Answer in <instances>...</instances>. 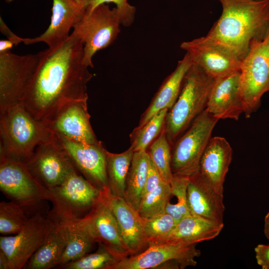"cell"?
Instances as JSON below:
<instances>
[{"label":"cell","instance_id":"6da1fadb","mask_svg":"<svg viewBox=\"0 0 269 269\" xmlns=\"http://www.w3.org/2000/svg\"><path fill=\"white\" fill-rule=\"evenodd\" d=\"M83 44L73 32L59 44L41 51L20 102L36 120L47 123L64 105L88 100L93 77L83 62Z\"/></svg>","mask_w":269,"mask_h":269},{"label":"cell","instance_id":"7a4b0ae2","mask_svg":"<svg viewBox=\"0 0 269 269\" xmlns=\"http://www.w3.org/2000/svg\"><path fill=\"white\" fill-rule=\"evenodd\" d=\"M219 18L206 36L230 49L242 61L254 42L269 33V0H219Z\"/></svg>","mask_w":269,"mask_h":269},{"label":"cell","instance_id":"3957f363","mask_svg":"<svg viewBox=\"0 0 269 269\" xmlns=\"http://www.w3.org/2000/svg\"><path fill=\"white\" fill-rule=\"evenodd\" d=\"M54 136L20 102L0 112V156L26 163L39 145Z\"/></svg>","mask_w":269,"mask_h":269},{"label":"cell","instance_id":"277c9868","mask_svg":"<svg viewBox=\"0 0 269 269\" xmlns=\"http://www.w3.org/2000/svg\"><path fill=\"white\" fill-rule=\"evenodd\" d=\"M214 81L200 67L192 64L179 96L165 118L164 131L171 146L206 109Z\"/></svg>","mask_w":269,"mask_h":269},{"label":"cell","instance_id":"5b68a950","mask_svg":"<svg viewBox=\"0 0 269 269\" xmlns=\"http://www.w3.org/2000/svg\"><path fill=\"white\" fill-rule=\"evenodd\" d=\"M102 191L74 168L60 184L48 190V200L53 204L49 216L63 222L82 218L96 203Z\"/></svg>","mask_w":269,"mask_h":269},{"label":"cell","instance_id":"8992f818","mask_svg":"<svg viewBox=\"0 0 269 269\" xmlns=\"http://www.w3.org/2000/svg\"><path fill=\"white\" fill-rule=\"evenodd\" d=\"M117 8L101 4L91 11H86L73 27V32L83 44V62L93 68L95 53L110 46L117 38L121 29Z\"/></svg>","mask_w":269,"mask_h":269},{"label":"cell","instance_id":"52a82bcc","mask_svg":"<svg viewBox=\"0 0 269 269\" xmlns=\"http://www.w3.org/2000/svg\"><path fill=\"white\" fill-rule=\"evenodd\" d=\"M218 119L205 109L171 146V171L174 176L189 177L196 173L201 156Z\"/></svg>","mask_w":269,"mask_h":269},{"label":"cell","instance_id":"ba28073f","mask_svg":"<svg viewBox=\"0 0 269 269\" xmlns=\"http://www.w3.org/2000/svg\"><path fill=\"white\" fill-rule=\"evenodd\" d=\"M244 113L246 118L259 108L263 95L269 91V33L251 45L241 66Z\"/></svg>","mask_w":269,"mask_h":269},{"label":"cell","instance_id":"9c48e42d","mask_svg":"<svg viewBox=\"0 0 269 269\" xmlns=\"http://www.w3.org/2000/svg\"><path fill=\"white\" fill-rule=\"evenodd\" d=\"M109 188L101 195L89 212L79 219L69 221L84 231L96 243H101L122 260L130 252L122 236L111 208Z\"/></svg>","mask_w":269,"mask_h":269},{"label":"cell","instance_id":"30bf717a","mask_svg":"<svg viewBox=\"0 0 269 269\" xmlns=\"http://www.w3.org/2000/svg\"><path fill=\"white\" fill-rule=\"evenodd\" d=\"M0 189L11 201L25 208L48 199V190L25 163L3 156H0Z\"/></svg>","mask_w":269,"mask_h":269},{"label":"cell","instance_id":"8fae6325","mask_svg":"<svg viewBox=\"0 0 269 269\" xmlns=\"http://www.w3.org/2000/svg\"><path fill=\"white\" fill-rule=\"evenodd\" d=\"M54 220L36 213L17 233L0 237V251L7 257L9 269L24 268L42 245L51 230Z\"/></svg>","mask_w":269,"mask_h":269},{"label":"cell","instance_id":"7c38bea8","mask_svg":"<svg viewBox=\"0 0 269 269\" xmlns=\"http://www.w3.org/2000/svg\"><path fill=\"white\" fill-rule=\"evenodd\" d=\"M41 54L18 55L10 50L0 53V112L20 102Z\"/></svg>","mask_w":269,"mask_h":269},{"label":"cell","instance_id":"4fadbf2b","mask_svg":"<svg viewBox=\"0 0 269 269\" xmlns=\"http://www.w3.org/2000/svg\"><path fill=\"white\" fill-rule=\"evenodd\" d=\"M180 46L193 64L214 79L241 70L242 61L238 56L228 47L206 35L183 42Z\"/></svg>","mask_w":269,"mask_h":269},{"label":"cell","instance_id":"5bb4252c","mask_svg":"<svg viewBox=\"0 0 269 269\" xmlns=\"http://www.w3.org/2000/svg\"><path fill=\"white\" fill-rule=\"evenodd\" d=\"M195 245L181 247L163 243L149 246L142 252L120 261L113 269H148L160 267L183 269L195 267L197 264L195 258L201 254Z\"/></svg>","mask_w":269,"mask_h":269},{"label":"cell","instance_id":"9a60e30c","mask_svg":"<svg viewBox=\"0 0 269 269\" xmlns=\"http://www.w3.org/2000/svg\"><path fill=\"white\" fill-rule=\"evenodd\" d=\"M25 164L48 190L60 184L75 168L55 135L51 140L39 145Z\"/></svg>","mask_w":269,"mask_h":269},{"label":"cell","instance_id":"2e32d148","mask_svg":"<svg viewBox=\"0 0 269 269\" xmlns=\"http://www.w3.org/2000/svg\"><path fill=\"white\" fill-rule=\"evenodd\" d=\"M55 136L75 168L83 177L100 190L109 188L107 149L101 141L98 144H89L72 140L61 135Z\"/></svg>","mask_w":269,"mask_h":269},{"label":"cell","instance_id":"e0dca14e","mask_svg":"<svg viewBox=\"0 0 269 269\" xmlns=\"http://www.w3.org/2000/svg\"><path fill=\"white\" fill-rule=\"evenodd\" d=\"M90 117L87 100H77L64 105L44 124L55 135L78 142L98 144L101 141L92 128Z\"/></svg>","mask_w":269,"mask_h":269},{"label":"cell","instance_id":"ac0fdd59","mask_svg":"<svg viewBox=\"0 0 269 269\" xmlns=\"http://www.w3.org/2000/svg\"><path fill=\"white\" fill-rule=\"evenodd\" d=\"M244 110L240 71L215 79L205 110L219 120L237 121Z\"/></svg>","mask_w":269,"mask_h":269},{"label":"cell","instance_id":"d6986e66","mask_svg":"<svg viewBox=\"0 0 269 269\" xmlns=\"http://www.w3.org/2000/svg\"><path fill=\"white\" fill-rule=\"evenodd\" d=\"M52 16L48 28L34 38L20 37L26 45L44 42L52 47L67 39L70 30L84 14L86 8L75 0H52Z\"/></svg>","mask_w":269,"mask_h":269},{"label":"cell","instance_id":"ffe728a7","mask_svg":"<svg viewBox=\"0 0 269 269\" xmlns=\"http://www.w3.org/2000/svg\"><path fill=\"white\" fill-rule=\"evenodd\" d=\"M233 150L223 137H212L200 160L197 173L218 193L223 195L224 183L231 163Z\"/></svg>","mask_w":269,"mask_h":269},{"label":"cell","instance_id":"44dd1931","mask_svg":"<svg viewBox=\"0 0 269 269\" xmlns=\"http://www.w3.org/2000/svg\"><path fill=\"white\" fill-rule=\"evenodd\" d=\"M110 200L130 256L142 252L148 247L144 232L143 218L124 198L113 196L110 192Z\"/></svg>","mask_w":269,"mask_h":269},{"label":"cell","instance_id":"7402d4cb","mask_svg":"<svg viewBox=\"0 0 269 269\" xmlns=\"http://www.w3.org/2000/svg\"><path fill=\"white\" fill-rule=\"evenodd\" d=\"M187 204L191 215L223 223V195L207 184L196 172L189 177Z\"/></svg>","mask_w":269,"mask_h":269},{"label":"cell","instance_id":"603a6c76","mask_svg":"<svg viewBox=\"0 0 269 269\" xmlns=\"http://www.w3.org/2000/svg\"><path fill=\"white\" fill-rule=\"evenodd\" d=\"M223 227L224 223L190 214L177 223L163 243L181 247L196 245L215 238Z\"/></svg>","mask_w":269,"mask_h":269},{"label":"cell","instance_id":"cb8c5ba5","mask_svg":"<svg viewBox=\"0 0 269 269\" xmlns=\"http://www.w3.org/2000/svg\"><path fill=\"white\" fill-rule=\"evenodd\" d=\"M187 53L178 61L176 67L163 81L154 94L149 105L142 114L137 127L145 124L160 111L169 110L176 101L180 94L184 78L192 65Z\"/></svg>","mask_w":269,"mask_h":269},{"label":"cell","instance_id":"d4e9b609","mask_svg":"<svg viewBox=\"0 0 269 269\" xmlns=\"http://www.w3.org/2000/svg\"><path fill=\"white\" fill-rule=\"evenodd\" d=\"M53 220L54 224L47 236L27 262L25 268L49 269L58 266L67 245L68 233L63 222Z\"/></svg>","mask_w":269,"mask_h":269},{"label":"cell","instance_id":"484cf974","mask_svg":"<svg viewBox=\"0 0 269 269\" xmlns=\"http://www.w3.org/2000/svg\"><path fill=\"white\" fill-rule=\"evenodd\" d=\"M150 157L147 151H135L127 175L124 198L137 210L147 175Z\"/></svg>","mask_w":269,"mask_h":269},{"label":"cell","instance_id":"4316f807","mask_svg":"<svg viewBox=\"0 0 269 269\" xmlns=\"http://www.w3.org/2000/svg\"><path fill=\"white\" fill-rule=\"evenodd\" d=\"M134 153L131 147L119 153L106 150L108 187L113 196L124 197L126 179Z\"/></svg>","mask_w":269,"mask_h":269},{"label":"cell","instance_id":"83f0119b","mask_svg":"<svg viewBox=\"0 0 269 269\" xmlns=\"http://www.w3.org/2000/svg\"><path fill=\"white\" fill-rule=\"evenodd\" d=\"M63 222L67 228L68 240L65 250L58 264V266L61 267L87 255L96 243L73 223Z\"/></svg>","mask_w":269,"mask_h":269},{"label":"cell","instance_id":"f1b7e54d","mask_svg":"<svg viewBox=\"0 0 269 269\" xmlns=\"http://www.w3.org/2000/svg\"><path fill=\"white\" fill-rule=\"evenodd\" d=\"M168 111L167 109L160 111L145 124L140 127H136L131 133L130 147L134 152L147 150L163 129Z\"/></svg>","mask_w":269,"mask_h":269},{"label":"cell","instance_id":"f546056e","mask_svg":"<svg viewBox=\"0 0 269 269\" xmlns=\"http://www.w3.org/2000/svg\"><path fill=\"white\" fill-rule=\"evenodd\" d=\"M146 151L162 179L170 183L173 177L171 168V146L166 137L164 127Z\"/></svg>","mask_w":269,"mask_h":269},{"label":"cell","instance_id":"4dcf8cb0","mask_svg":"<svg viewBox=\"0 0 269 269\" xmlns=\"http://www.w3.org/2000/svg\"><path fill=\"white\" fill-rule=\"evenodd\" d=\"M172 196L170 183L162 180L155 189L141 199L137 211L143 219L164 213Z\"/></svg>","mask_w":269,"mask_h":269},{"label":"cell","instance_id":"1f68e13d","mask_svg":"<svg viewBox=\"0 0 269 269\" xmlns=\"http://www.w3.org/2000/svg\"><path fill=\"white\" fill-rule=\"evenodd\" d=\"M24 207L11 201L0 203V233L3 236L15 234L22 230L29 218Z\"/></svg>","mask_w":269,"mask_h":269},{"label":"cell","instance_id":"d6a6232c","mask_svg":"<svg viewBox=\"0 0 269 269\" xmlns=\"http://www.w3.org/2000/svg\"><path fill=\"white\" fill-rule=\"evenodd\" d=\"M122 259L105 245L99 243L97 251L62 267L66 269H113Z\"/></svg>","mask_w":269,"mask_h":269},{"label":"cell","instance_id":"836d02e7","mask_svg":"<svg viewBox=\"0 0 269 269\" xmlns=\"http://www.w3.org/2000/svg\"><path fill=\"white\" fill-rule=\"evenodd\" d=\"M144 229L148 246L163 244L177 222L165 212L143 219Z\"/></svg>","mask_w":269,"mask_h":269},{"label":"cell","instance_id":"e575fe53","mask_svg":"<svg viewBox=\"0 0 269 269\" xmlns=\"http://www.w3.org/2000/svg\"><path fill=\"white\" fill-rule=\"evenodd\" d=\"M189 177L174 176L170 185L172 196L177 200L175 204L170 202L167 204L165 212L171 215L178 223L183 218L190 215L187 204V187Z\"/></svg>","mask_w":269,"mask_h":269},{"label":"cell","instance_id":"d590c367","mask_svg":"<svg viewBox=\"0 0 269 269\" xmlns=\"http://www.w3.org/2000/svg\"><path fill=\"white\" fill-rule=\"evenodd\" d=\"M108 3L116 4L122 25L128 27L132 24L134 20L136 8L128 2V0H93L86 10L91 11L101 4Z\"/></svg>","mask_w":269,"mask_h":269},{"label":"cell","instance_id":"8d00e7d4","mask_svg":"<svg viewBox=\"0 0 269 269\" xmlns=\"http://www.w3.org/2000/svg\"><path fill=\"white\" fill-rule=\"evenodd\" d=\"M162 180L159 172L150 158L147 175L141 199L146 194L155 189Z\"/></svg>","mask_w":269,"mask_h":269},{"label":"cell","instance_id":"74e56055","mask_svg":"<svg viewBox=\"0 0 269 269\" xmlns=\"http://www.w3.org/2000/svg\"><path fill=\"white\" fill-rule=\"evenodd\" d=\"M257 264L262 269H269V244H259L255 248Z\"/></svg>","mask_w":269,"mask_h":269},{"label":"cell","instance_id":"f35d334b","mask_svg":"<svg viewBox=\"0 0 269 269\" xmlns=\"http://www.w3.org/2000/svg\"><path fill=\"white\" fill-rule=\"evenodd\" d=\"M13 45L14 43L9 39L0 40V53L9 51Z\"/></svg>","mask_w":269,"mask_h":269},{"label":"cell","instance_id":"ab89813d","mask_svg":"<svg viewBox=\"0 0 269 269\" xmlns=\"http://www.w3.org/2000/svg\"><path fill=\"white\" fill-rule=\"evenodd\" d=\"M0 269H9L8 260L1 251H0Z\"/></svg>","mask_w":269,"mask_h":269},{"label":"cell","instance_id":"60d3db41","mask_svg":"<svg viewBox=\"0 0 269 269\" xmlns=\"http://www.w3.org/2000/svg\"><path fill=\"white\" fill-rule=\"evenodd\" d=\"M264 232L266 237L269 241V211L265 218Z\"/></svg>","mask_w":269,"mask_h":269},{"label":"cell","instance_id":"b9f144b4","mask_svg":"<svg viewBox=\"0 0 269 269\" xmlns=\"http://www.w3.org/2000/svg\"><path fill=\"white\" fill-rule=\"evenodd\" d=\"M81 5L87 8L93 0H75Z\"/></svg>","mask_w":269,"mask_h":269},{"label":"cell","instance_id":"7bdbcfd3","mask_svg":"<svg viewBox=\"0 0 269 269\" xmlns=\"http://www.w3.org/2000/svg\"><path fill=\"white\" fill-rule=\"evenodd\" d=\"M5 2H7V3H10L11 2H12V1H13L14 0H4Z\"/></svg>","mask_w":269,"mask_h":269}]
</instances>
